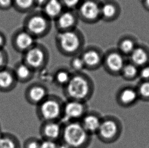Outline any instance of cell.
<instances>
[{"label": "cell", "mask_w": 149, "mask_h": 148, "mask_svg": "<svg viewBox=\"0 0 149 148\" xmlns=\"http://www.w3.org/2000/svg\"><path fill=\"white\" fill-rule=\"evenodd\" d=\"M2 132H2V130H1V125H0V135L2 134Z\"/></svg>", "instance_id": "ab89813d"}, {"label": "cell", "mask_w": 149, "mask_h": 148, "mask_svg": "<svg viewBox=\"0 0 149 148\" xmlns=\"http://www.w3.org/2000/svg\"><path fill=\"white\" fill-rule=\"evenodd\" d=\"M17 12L28 14L36 9L35 0H13V7Z\"/></svg>", "instance_id": "484cf974"}, {"label": "cell", "mask_w": 149, "mask_h": 148, "mask_svg": "<svg viewBox=\"0 0 149 148\" xmlns=\"http://www.w3.org/2000/svg\"><path fill=\"white\" fill-rule=\"evenodd\" d=\"M47 1V0H35L36 9L39 8V9H41L43 8V7L45 6Z\"/></svg>", "instance_id": "8d00e7d4"}, {"label": "cell", "mask_w": 149, "mask_h": 148, "mask_svg": "<svg viewBox=\"0 0 149 148\" xmlns=\"http://www.w3.org/2000/svg\"><path fill=\"white\" fill-rule=\"evenodd\" d=\"M18 83L13 68L7 66L0 70V92H11L16 88Z\"/></svg>", "instance_id": "ac0fdd59"}, {"label": "cell", "mask_w": 149, "mask_h": 148, "mask_svg": "<svg viewBox=\"0 0 149 148\" xmlns=\"http://www.w3.org/2000/svg\"><path fill=\"white\" fill-rule=\"evenodd\" d=\"M102 117L96 111H88L79 122L86 131L91 136L96 135L102 121Z\"/></svg>", "instance_id": "e0dca14e"}, {"label": "cell", "mask_w": 149, "mask_h": 148, "mask_svg": "<svg viewBox=\"0 0 149 148\" xmlns=\"http://www.w3.org/2000/svg\"><path fill=\"white\" fill-rule=\"evenodd\" d=\"M100 12L101 20L113 22L121 15V6L116 0H103L101 2Z\"/></svg>", "instance_id": "2e32d148"}, {"label": "cell", "mask_w": 149, "mask_h": 148, "mask_svg": "<svg viewBox=\"0 0 149 148\" xmlns=\"http://www.w3.org/2000/svg\"><path fill=\"white\" fill-rule=\"evenodd\" d=\"M58 148H71L70 147H69L67 145L65 144L62 142H59L58 143Z\"/></svg>", "instance_id": "f35d334b"}, {"label": "cell", "mask_w": 149, "mask_h": 148, "mask_svg": "<svg viewBox=\"0 0 149 148\" xmlns=\"http://www.w3.org/2000/svg\"><path fill=\"white\" fill-rule=\"evenodd\" d=\"M122 131V125L120 120L116 116L107 115L102 117L100 126L96 136L103 143L111 144L120 138Z\"/></svg>", "instance_id": "52a82bcc"}, {"label": "cell", "mask_w": 149, "mask_h": 148, "mask_svg": "<svg viewBox=\"0 0 149 148\" xmlns=\"http://www.w3.org/2000/svg\"><path fill=\"white\" fill-rule=\"evenodd\" d=\"M79 21L75 10L65 9L54 21L57 32H62L77 28Z\"/></svg>", "instance_id": "5bb4252c"}, {"label": "cell", "mask_w": 149, "mask_h": 148, "mask_svg": "<svg viewBox=\"0 0 149 148\" xmlns=\"http://www.w3.org/2000/svg\"><path fill=\"white\" fill-rule=\"evenodd\" d=\"M138 94L134 89L125 87L119 89L116 94V101L119 106L126 107L133 104L137 100Z\"/></svg>", "instance_id": "d6986e66"}, {"label": "cell", "mask_w": 149, "mask_h": 148, "mask_svg": "<svg viewBox=\"0 0 149 148\" xmlns=\"http://www.w3.org/2000/svg\"><path fill=\"white\" fill-rule=\"evenodd\" d=\"M64 102L56 95L49 96L37 106L36 114L41 122L56 121L62 120Z\"/></svg>", "instance_id": "5b68a950"}, {"label": "cell", "mask_w": 149, "mask_h": 148, "mask_svg": "<svg viewBox=\"0 0 149 148\" xmlns=\"http://www.w3.org/2000/svg\"><path fill=\"white\" fill-rule=\"evenodd\" d=\"M137 46L134 39L129 36L123 37L118 43L117 49L124 56H129Z\"/></svg>", "instance_id": "603a6c76"}, {"label": "cell", "mask_w": 149, "mask_h": 148, "mask_svg": "<svg viewBox=\"0 0 149 148\" xmlns=\"http://www.w3.org/2000/svg\"><path fill=\"white\" fill-rule=\"evenodd\" d=\"M88 111L87 102L67 100L64 103L61 121L62 123L80 121Z\"/></svg>", "instance_id": "30bf717a"}, {"label": "cell", "mask_w": 149, "mask_h": 148, "mask_svg": "<svg viewBox=\"0 0 149 148\" xmlns=\"http://www.w3.org/2000/svg\"><path fill=\"white\" fill-rule=\"evenodd\" d=\"M41 140L36 137H30L24 140L22 148H40Z\"/></svg>", "instance_id": "f1b7e54d"}, {"label": "cell", "mask_w": 149, "mask_h": 148, "mask_svg": "<svg viewBox=\"0 0 149 148\" xmlns=\"http://www.w3.org/2000/svg\"><path fill=\"white\" fill-rule=\"evenodd\" d=\"M9 55L5 49H0V70L8 66Z\"/></svg>", "instance_id": "4dcf8cb0"}, {"label": "cell", "mask_w": 149, "mask_h": 148, "mask_svg": "<svg viewBox=\"0 0 149 148\" xmlns=\"http://www.w3.org/2000/svg\"><path fill=\"white\" fill-rule=\"evenodd\" d=\"M13 7V0H0V10L7 11Z\"/></svg>", "instance_id": "836d02e7"}, {"label": "cell", "mask_w": 149, "mask_h": 148, "mask_svg": "<svg viewBox=\"0 0 149 148\" xmlns=\"http://www.w3.org/2000/svg\"><path fill=\"white\" fill-rule=\"evenodd\" d=\"M47 86L39 82L30 84L24 91V98L29 104L36 107L49 95Z\"/></svg>", "instance_id": "4fadbf2b"}, {"label": "cell", "mask_w": 149, "mask_h": 148, "mask_svg": "<svg viewBox=\"0 0 149 148\" xmlns=\"http://www.w3.org/2000/svg\"><path fill=\"white\" fill-rule=\"evenodd\" d=\"M141 78L145 79H149V66H144L140 72Z\"/></svg>", "instance_id": "e575fe53"}, {"label": "cell", "mask_w": 149, "mask_h": 148, "mask_svg": "<svg viewBox=\"0 0 149 148\" xmlns=\"http://www.w3.org/2000/svg\"><path fill=\"white\" fill-rule=\"evenodd\" d=\"M65 9L75 10L82 0H61Z\"/></svg>", "instance_id": "f546056e"}, {"label": "cell", "mask_w": 149, "mask_h": 148, "mask_svg": "<svg viewBox=\"0 0 149 148\" xmlns=\"http://www.w3.org/2000/svg\"><path fill=\"white\" fill-rule=\"evenodd\" d=\"M36 43V39L22 28L15 31L11 39L13 49L22 54L32 48Z\"/></svg>", "instance_id": "8fae6325"}, {"label": "cell", "mask_w": 149, "mask_h": 148, "mask_svg": "<svg viewBox=\"0 0 149 148\" xmlns=\"http://www.w3.org/2000/svg\"><path fill=\"white\" fill-rule=\"evenodd\" d=\"M58 143L52 140H41L40 148H58Z\"/></svg>", "instance_id": "d6a6232c"}, {"label": "cell", "mask_w": 149, "mask_h": 148, "mask_svg": "<svg viewBox=\"0 0 149 148\" xmlns=\"http://www.w3.org/2000/svg\"><path fill=\"white\" fill-rule=\"evenodd\" d=\"M0 148H21L18 138L10 132H2L0 135Z\"/></svg>", "instance_id": "d4e9b609"}, {"label": "cell", "mask_w": 149, "mask_h": 148, "mask_svg": "<svg viewBox=\"0 0 149 148\" xmlns=\"http://www.w3.org/2000/svg\"><path fill=\"white\" fill-rule=\"evenodd\" d=\"M142 4L146 10L149 11V0H141Z\"/></svg>", "instance_id": "74e56055"}, {"label": "cell", "mask_w": 149, "mask_h": 148, "mask_svg": "<svg viewBox=\"0 0 149 148\" xmlns=\"http://www.w3.org/2000/svg\"><path fill=\"white\" fill-rule=\"evenodd\" d=\"M63 123L61 121L42 122L39 128L41 140L59 142L62 133Z\"/></svg>", "instance_id": "9a60e30c"}, {"label": "cell", "mask_w": 149, "mask_h": 148, "mask_svg": "<svg viewBox=\"0 0 149 148\" xmlns=\"http://www.w3.org/2000/svg\"><path fill=\"white\" fill-rule=\"evenodd\" d=\"M65 9L61 0H47L41 10L49 19L54 21Z\"/></svg>", "instance_id": "44dd1931"}, {"label": "cell", "mask_w": 149, "mask_h": 148, "mask_svg": "<svg viewBox=\"0 0 149 148\" xmlns=\"http://www.w3.org/2000/svg\"><path fill=\"white\" fill-rule=\"evenodd\" d=\"M139 73L138 67L131 62L126 63L121 71L120 76L125 80H132L137 76Z\"/></svg>", "instance_id": "4316f807"}, {"label": "cell", "mask_w": 149, "mask_h": 148, "mask_svg": "<svg viewBox=\"0 0 149 148\" xmlns=\"http://www.w3.org/2000/svg\"><path fill=\"white\" fill-rule=\"evenodd\" d=\"M139 91L141 96L149 98V82H145L141 84L139 86Z\"/></svg>", "instance_id": "1f68e13d"}, {"label": "cell", "mask_w": 149, "mask_h": 148, "mask_svg": "<svg viewBox=\"0 0 149 148\" xmlns=\"http://www.w3.org/2000/svg\"><path fill=\"white\" fill-rule=\"evenodd\" d=\"M104 52L96 46L85 47L80 55L85 64L86 70L95 71L102 66Z\"/></svg>", "instance_id": "7c38bea8"}, {"label": "cell", "mask_w": 149, "mask_h": 148, "mask_svg": "<svg viewBox=\"0 0 149 148\" xmlns=\"http://www.w3.org/2000/svg\"><path fill=\"white\" fill-rule=\"evenodd\" d=\"M67 100L87 102L93 96L95 85L93 80L85 73H73L71 79L63 88Z\"/></svg>", "instance_id": "6da1fadb"}, {"label": "cell", "mask_w": 149, "mask_h": 148, "mask_svg": "<svg viewBox=\"0 0 149 148\" xmlns=\"http://www.w3.org/2000/svg\"><path fill=\"white\" fill-rule=\"evenodd\" d=\"M129 57L130 62L136 66H144L149 61V50L145 46L137 45Z\"/></svg>", "instance_id": "7402d4cb"}, {"label": "cell", "mask_w": 149, "mask_h": 148, "mask_svg": "<svg viewBox=\"0 0 149 148\" xmlns=\"http://www.w3.org/2000/svg\"><path fill=\"white\" fill-rule=\"evenodd\" d=\"M61 142L71 148H88L92 142V136L86 131L81 122L63 123Z\"/></svg>", "instance_id": "3957f363"}, {"label": "cell", "mask_w": 149, "mask_h": 148, "mask_svg": "<svg viewBox=\"0 0 149 148\" xmlns=\"http://www.w3.org/2000/svg\"><path fill=\"white\" fill-rule=\"evenodd\" d=\"M49 60V53L43 44L37 42L34 46L22 54V62L36 73L47 66Z\"/></svg>", "instance_id": "8992f818"}, {"label": "cell", "mask_w": 149, "mask_h": 148, "mask_svg": "<svg viewBox=\"0 0 149 148\" xmlns=\"http://www.w3.org/2000/svg\"><path fill=\"white\" fill-rule=\"evenodd\" d=\"M13 70L18 83H28L34 77L35 73L34 71L22 61L17 62L14 65Z\"/></svg>", "instance_id": "ffe728a7"}, {"label": "cell", "mask_w": 149, "mask_h": 148, "mask_svg": "<svg viewBox=\"0 0 149 148\" xmlns=\"http://www.w3.org/2000/svg\"><path fill=\"white\" fill-rule=\"evenodd\" d=\"M52 21L41 9H35L26 14L23 21V27L36 40L47 36L52 28Z\"/></svg>", "instance_id": "277c9868"}, {"label": "cell", "mask_w": 149, "mask_h": 148, "mask_svg": "<svg viewBox=\"0 0 149 148\" xmlns=\"http://www.w3.org/2000/svg\"><path fill=\"white\" fill-rule=\"evenodd\" d=\"M72 72L66 68H58L53 75V80L56 86L63 88L68 83Z\"/></svg>", "instance_id": "cb8c5ba5"}, {"label": "cell", "mask_w": 149, "mask_h": 148, "mask_svg": "<svg viewBox=\"0 0 149 148\" xmlns=\"http://www.w3.org/2000/svg\"><path fill=\"white\" fill-rule=\"evenodd\" d=\"M126 63L125 56L117 48H111L104 53L102 66L105 71L111 76H120Z\"/></svg>", "instance_id": "9c48e42d"}, {"label": "cell", "mask_w": 149, "mask_h": 148, "mask_svg": "<svg viewBox=\"0 0 149 148\" xmlns=\"http://www.w3.org/2000/svg\"><path fill=\"white\" fill-rule=\"evenodd\" d=\"M7 39L5 35L3 33L0 32V49H5L6 46Z\"/></svg>", "instance_id": "d590c367"}, {"label": "cell", "mask_w": 149, "mask_h": 148, "mask_svg": "<svg viewBox=\"0 0 149 148\" xmlns=\"http://www.w3.org/2000/svg\"><path fill=\"white\" fill-rule=\"evenodd\" d=\"M70 61V66L72 73L83 72V71L86 70L85 64L80 54L71 57Z\"/></svg>", "instance_id": "83f0119b"}, {"label": "cell", "mask_w": 149, "mask_h": 148, "mask_svg": "<svg viewBox=\"0 0 149 148\" xmlns=\"http://www.w3.org/2000/svg\"><path fill=\"white\" fill-rule=\"evenodd\" d=\"M55 44L58 52L63 56L72 57L79 55L85 48V39L78 28L57 32Z\"/></svg>", "instance_id": "7a4b0ae2"}, {"label": "cell", "mask_w": 149, "mask_h": 148, "mask_svg": "<svg viewBox=\"0 0 149 148\" xmlns=\"http://www.w3.org/2000/svg\"><path fill=\"white\" fill-rule=\"evenodd\" d=\"M101 0H82L75 10L79 20L86 24H96L101 20Z\"/></svg>", "instance_id": "ba28073f"}]
</instances>
